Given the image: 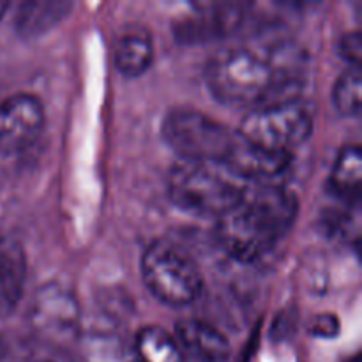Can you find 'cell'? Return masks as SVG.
Instances as JSON below:
<instances>
[{"mask_svg": "<svg viewBox=\"0 0 362 362\" xmlns=\"http://www.w3.org/2000/svg\"><path fill=\"white\" fill-rule=\"evenodd\" d=\"M297 211L296 194L281 184H250L240 200L216 219V235L230 257L251 264L271 253L290 232Z\"/></svg>", "mask_w": 362, "mask_h": 362, "instance_id": "cell-1", "label": "cell"}, {"mask_svg": "<svg viewBox=\"0 0 362 362\" xmlns=\"http://www.w3.org/2000/svg\"><path fill=\"white\" fill-rule=\"evenodd\" d=\"M88 359L92 362H126L127 352L120 339L101 334L88 339Z\"/></svg>", "mask_w": 362, "mask_h": 362, "instance_id": "cell-18", "label": "cell"}, {"mask_svg": "<svg viewBox=\"0 0 362 362\" xmlns=\"http://www.w3.org/2000/svg\"><path fill=\"white\" fill-rule=\"evenodd\" d=\"M175 339L184 354L198 362H228L232 345L219 329L200 318H182L175 325Z\"/></svg>", "mask_w": 362, "mask_h": 362, "instance_id": "cell-11", "label": "cell"}, {"mask_svg": "<svg viewBox=\"0 0 362 362\" xmlns=\"http://www.w3.org/2000/svg\"><path fill=\"white\" fill-rule=\"evenodd\" d=\"M332 105L339 115L356 119L361 113V67H346L332 87Z\"/></svg>", "mask_w": 362, "mask_h": 362, "instance_id": "cell-17", "label": "cell"}, {"mask_svg": "<svg viewBox=\"0 0 362 362\" xmlns=\"http://www.w3.org/2000/svg\"><path fill=\"white\" fill-rule=\"evenodd\" d=\"M338 53L349 67H361L362 59V37L359 30L349 32L338 42Z\"/></svg>", "mask_w": 362, "mask_h": 362, "instance_id": "cell-19", "label": "cell"}, {"mask_svg": "<svg viewBox=\"0 0 362 362\" xmlns=\"http://www.w3.org/2000/svg\"><path fill=\"white\" fill-rule=\"evenodd\" d=\"M73 9L67 0H30L23 2L14 16V28L23 39H35L45 35L60 23Z\"/></svg>", "mask_w": 362, "mask_h": 362, "instance_id": "cell-13", "label": "cell"}, {"mask_svg": "<svg viewBox=\"0 0 362 362\" xmlns=\"http://www.w3.org/2000/svg\"><path fill=\"white\" fill-rule=\"evenodd\" d=\"M205 81L216 101L232 108H257L279 101L278 73L262 48L225 46L209 59Z\"/></svg>", "mask_w": 362, "mask_h": 362, "instance_id": "cell-2", "label": "cell"}, {"mask_svg": "<svg viewBox=\"0 0 362 362\" xmlns=\"http://www.w3.org/2000/svg\"><path fill=\"white\" fill-rule=\"evenodd\" d=\"M311 331L320 338H332V336L338 334L339 322L334 315H320L311 322Z\"/></svg>", "mask_w": 362, "mask_h": 362, "instance_id": "cell-20", "label": "cell"}, {"mask_svg": "<svg viewBox=\"0 0 362 362\" xmlns=\"http://www.w3.org/2000/svg\"><path fill=\"white\" fill-rule=\"evenodd\" d=\"M247 6L235 2L197 4L173 25L175 39L182 45H204L235 32L246 18Z\"/></svg>", "mask_w": 362, "mask_h": 362, "instance_id": "cell-8", "label": "cell"}, {"mask_svg": "<svg viewBox=\"0 0 362 362\" xmlns=\"http://www.w3.org/2000/svg\"><path fill=\"white\" fill-rule=\"evenodd\" d=\"M244 182L221 165L179 161L168 175L170 200L184 212L221 218L243 197Z\"/></svg>", "mask_w": 362, "mask_h": 362, "instance_id": "cell-3", "label": "cell"}, {"mask_svg": "<svg viewBox=\"0 0 362 362\" xmlns=\"http://www.w3.org/2000/svg\"><path fill=\"white\" fill-rule=\"evenodd\" d=\"M45 106L35 95L20 92L0 103V152L16 154L30 147L45 127Z\"/></svg>", "mask_w": 362, "mask_h": 362, "instance_id": "cell-9", "label": "cell"}, {"mask_svg": "<svg viewBox=\"0 0 362 362\" xmlns=\"http://www.w3.org/2000/svg\"><path fill=\"white\" fill-rule=\"evenodd\" d=\"M165 144L180 161L223 165L233 147L237 131L194 108H175L166 113L161 124Z\"/></svg>", "mask_w": 362, "mask_h": 362, "instance_id": "cell-5", "label": "cell"}, {"mask_svg": "<svg viewBox=\"0 0 362 362\" xmlns=\"http://www.w3.org/2000/svg\"><path fill=\"white\" fill-rule=\"evenodd\" d=\"M362 152L359 145H346L332 165L329 187L345 202H357L361 194Z\"/></svg>", "mask_w": 362, "mask_h": 362, "instance_id": "cell-16", "label": "cell"}, {"mask_svg": "<svg viewBox=\"0 0 362 362\" xmlns=\"http://www.w3.org/2000/svg\"><path fill=\"white\" fill-rule=\"evenodd\" d=\"M41 362H49V361H41Z\"/></svg>", "mask_w": 362, "mask_h": 362, "instance_id": "cell-23", "label": "cell"}, {"mask_svg": "<svg viewBox=\"0 0 362 362\" xmlns=\"http://www.w3.org/2000/svg\"><path fill=\"white\" fill-rule=\"evenodd\" d=\"M290 165H292V154L269 151L244 140L237 133L235 144L230 148L221 166L240 182L265 184L276 182V179L283 175Z\"/></svg>", "mask_w": 362, "mask_h": 362, "instance_id": "cell-10", "label": "cell"}, {"mask_svg": "<svg viewBox=\"0 0 362 362\" xmlns=\"http://www.w3.org/2000/svg\"><path fill=\"white\" fill-rule=\"evenodd\" d=\"M4 359H6V341L0 336V362H4Z\"/></svg>", "mask_w": 362, "mask_h": 362, "instance_id": "cell-21", "label": "cell"}, {"mask_svg": "<svg viewBox=\"0 0 362 362\" xmlns=\"http://www.w3.org/2000/svg\"><path fill=\"white\" fill-rule=\"evenodd\" d=\"M115 66L122 76L138 78L147 73L154 60V45L145 30H129L115 45Z\"/></svg>", "mask_w": 362, "mask_h": 362, "instance_id": "cell-14", "label": "cell"}, {"mask_svg": "<svg viewBox=\"0 0 362 362\" xmlns=\"http://www.w3.org/2000/svg\"><path fill=\"white\" fill-rule=\"evenodd\" d=\"M27 283V255L20 240L0 237V320L16 311Z\"/></svg>", "mask_w": 362, "mask_h": 362, "instance_id": "cell-12", "label": "cell"}, {"mask_svg": "<svg viewBox=\"0 0 362 362\" xmlns=\"http://www.w3.org/2000/svg\"><path fill=\"white\" fill-rule=\"evenodd\" d=\"M141 278L148 292L172 308L193 304L204 292L197 262L170 240H154L141 257Z\"/></svg>", "mask_w": 362, "mask_h": 362, "instance_id": "cell-4", "label": "cell"}, {"mask_svg": "<svg viewBox=\"0 0 362 362\" xmlns=\"http://www.w3.org/2000/svg\"><path fill=\"white\" fill-rule=\"evenodd\" d=\"M7 9H9V4L4 2V0H0V20H2V16L6 14Z\"/></svg>", "mask_w": 362, "mask_h": 362, "instance_id": "cell-22", "label": "cell"}, {"mask_svg": "<svg viewBox=\"0 0 362 362\" xmlns=\"http://www.w3.org/2000/svg\"><path fill=\"white\" fill-rule=\"evenodd\" d=\"M30 325L49 343L67 345L81 336V308L71 290L59 283H46L30 304Z\"/></svg>", "mask_w": 362, "mask_h": 362, "instance_id": "cell-7", "label": "cell"}, {"mask_svg": "<svg viewBox=\"0 0 362 362\" xmlns=\"http://www.w3.org/2000/svg\"><path fill=\"white\" fill-rule=\"evenodd\" d=\"M134 359L136 362H187L175 336L156 325L138 331L134 339Z\"/></svg>", "mask_w": 362, "mask_h": 362, "instance_id": "cell-15", "label": "cell"}, {"mask_svg": "<svg viewBox=\"0 0 362 362\" xmlns=\"http://www.w3.org/2000/svg\"><path fill=\"white\" fill-rule=\"evenodd\" d=\"M315 127L313 112L303 98L274 101L251 108L243 119L239 136L269 151L288 152L303 145Z\"/></svg>", "mask_w": 362, "mask_h": 362, "instance_id": "cell-6", "label": "cell"}]
</instances>
